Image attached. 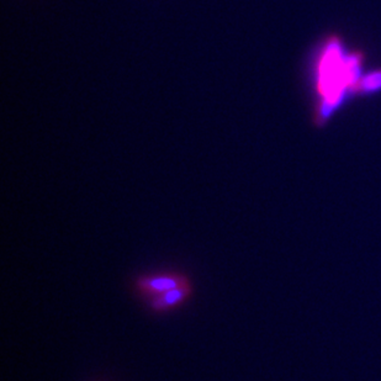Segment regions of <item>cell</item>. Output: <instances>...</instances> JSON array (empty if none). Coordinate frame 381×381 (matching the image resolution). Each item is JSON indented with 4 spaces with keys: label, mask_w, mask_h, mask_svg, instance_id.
I'll return each instance as SVG.
<instances>
[{
    "label": "cell",
    "mask_w": 381,
    "mask_h": 381,
    "mask_svg": "<svg viewBox=\"0 0 381 381\" xmlns=\"http://www.w3.org/2000/svg\"><path fill=\"white\" fill-rule=\"evenodd\" d=\"M364 56L359 51L345 52L337 36L327 40L322 50L317 71V93L320 103L317 106V125L326 124L335 110L340 108L348 92L353 94V88L360 78V69Z\"/></svg>",
    "instance_id": "1"
},
{
    "label": "cell",
    "mask_w": 381,
    "mask_h": 381,
    "mask_svg": "<svg viewBox=\"0 0 381 381\" xmlns=\"http://www.w3.org/2000/svg\"><path fill=\"white\" fill-rule=\"evenodd\" d=\"M192 283L190 278L179 271H162L156 274H143L136 278L135 290L141 298L152 300L169 290Z\"/></svg>",
    "instance_id": "2"
},
{
    "label": "cell",
    "mask_w": 381,
    "mask_h": 381,
    "mask_svg": "<svg viewBox=\"0 0 381 381\" xmlns=\"http://www.w3.org/2000/svg\"><path fill=\"white\" fill-rule=\"evenodd\" d=\"M193 291L192 283L169 290L165 294L150 300V308H151L152 313H169V311H173L175 308H180L182 305L187 303L189 298H192Z\"/></svg>",
    "instance_id": "3"
},
{
    "label": "cell",
    "mask_w": 381,
    "mask_h": 381,
    "mask_svg": "<svg viewBox=\"0 0 381 381\" xmlns=\"http://www.w3.org/2000/svg\"><path fill=\"white\" fill-rule=\"evenodd\" d=\"M381 90V69L365 74L358 79L353 88L355 95H370Z\"/></svg>",
    "instance_id": "4"
}]
</instances>
